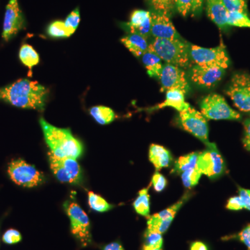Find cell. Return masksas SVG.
<instances>
[{
    "label": "cell",
    "mask_w": 250,
    "mask_h": 250,
    "mask_svg": "<svg viewBox=\"0 0 250 250\" xmlns=\"http://www.w3.org/2000/svg\"><path fill=\"white\" fill-rule=\"evenodd\" d=\"M237 240L241 242L250 250V224L247 225L246 228L243 229L239 233L237 234L231 235V236L225 237L224 240Z\"/></svg>",
    "instance_id": "e575fe53"
},
{
    "label": "cell",
    "mask_w": 250,
    "mask_h": 250,
    "mask_svg": "<svg viewBox=\"0 0 250 250\" xmlns=\"http://www.w3.org/2000/svg\"><path fill=\"white\" fill-rule=\"evenodd\" d=\"M49 161L51 170L59 182L70 184L82 182V169L76 159L57 157L49 152Z\"/></svg>",
    "instance_id": "ba28073f"
},
{
    "label": "cell",
    "mask_w": 250,
    "mask_h": 250,
    "mask_svg": "<svg viewBox=\"0 0 250 250\" xmlns=\"http://www.w3.org/2000/svg\"><path fill=\"white\" fill-rule=\"evenodd\" d=\"M141 59H142L143 65L146 67L149 76L159 79L161 72H162L163 67H164V65L161 62L162 60L160 57L156 55V54L147 50L141 57Z\"/></svg>",
    "instance_id": "7402d4cb"
},
{
    "label": "cell",
    "mask_w": 250,
    "mask_h": 250,
    "mask_svg": "<svg viewBox=\"0 0 250 250\" xmlns=\"http://www.w3.org/2000/svg\"><path fill=\"white\" fill-rule=\"evenodd\" d=\"M19 58L23 65L31 70L40 62V57L32 46L24 44L19 51Z\"/></svg>",
    "instance_id": "603a6c76"
},
{
    "label": "cell",
    "mask_w": 250,
    "mask_h": 250,
    "mask_svg": "<svg viewBox=\"0 0 250 250\" xmlns=\"http://www.w3.org/2000/svg\"><path fill=\"white\" fill-rule=\"evenodd\" d=\"M25 26V20L18 0H10L6 5L4 22H3L2 39L9 41L15 37Z\"/></svg>",
    "instance_id": "4fadbf2b"
},
{
    "label": "cell",
    "mask_w": 250,
    "mask_h": 250,
    "mask_svg": "<svg viewBox=\"0 0 250 250\" xmlns=\"http://www.w3.org/2000/svg\"><path fill=\"white\" fill-rule=\"evenodd\" d=\"M145 244L144 246L152 247V248H162L164 244L162 234L146 230L144 234Z\"/></svg>",
    "instance_id": "836d02e7"
},
{
    "label": "cell",
    "mask_w": 250,
    "mask_h": 250,
    "mask_svg": "<svg viewBox=\"0 0 250 250\" xmlns=\"http://www.w3.org/2000/svg\"><path fill=\"white\" fill-rule=\"evenodd\" d=\"M190 47L183 39H154L149 43L148 51L159 56L166 63L184 69L190 62Z\"/></svg>",
    "instance_id": "3957f363"
},
{
    "label": "cell",
    "mask_w": 250,
    "mask_h": 250,
    "mask_svg": "<svg viewBox=\"0 0 250 250\" xmlns=\"http://www.w3.org/2000/svg\"><path fill=\"white\" fill-rule=\"evenodd\" d=\"M159 80L161 82V92L179 90L187 95L190 90L187 74L182 67L168 63L164 64Z\"/></svg>",
    "instance_id": "7c38bea8"
},
{
    "label": "cell",
    "mask_w": 250,
    "mask_h": 250,
    "mask_svg": "<svg viewBox=\"0 0 250 250\" xmlns=\"http://www.w3.org/2000/svg\"><path fill=\"white\" fill-rule=\"evenodd\" d=\"M154 11L170 16L174 9V0H147Z\"/></svg>",
    "instance_id": "f546056e"
},
{
    "label": "cell",
    "mask_w": 250,
    "mask_h": 250,
    "mask_svg": "<svg viewBox=\"0 0 250 250\" xmlns=\"http://www.w3.org/2000/svg\"><path fill=\"white\" fill-rule=\"evenodd\" d=\"M207 13L212 22H214L222 30L228 29V10L223 4V0H206Z\"/></svg>",
    "instance_id": "ac0fdd59"
},
{
    "label": "cell",
    "mask_w": 250,
    "mask_h": 250,
    "mask_svg": "<svg viewBox=\"0 0 250 250\" xmlns=\"http://www.w3.org/2000/svg\"><path fill=\"white\" fill-rule=\"evenodd\" d=\"M179 113L178 123L181 127L205 143L207 147L210 146L208 123L201 112L190 107Z\"/></svg>",
    "instance_id": "30bf717a"
},
{
    "label": "cell",
    "mask_w": 250,
    "mask_h": 250,
    "mask_svg": "<svg viewBox=\"0 0 250 250\" xmlns=\"http://www.w3.org/2000/svg\"><path fill=\"white\" fill-rule=\"evenodd\" d=\"M151 35L154 36V39H182L170 21V16L154 11L151 12Z\"/></svg>",
    "instance_id": "2e32d148"
},
{
    "label": "cell",
    "mask_w": 250,
    "mask_h": 250,
    "mask_svg": "<svg viewBox=\"0 0 250 250\" xmlns=\"http://www.w3.org/2000/svg\"><path fill=\"white\" fill-rule=\"evenodd\" d=\"M123 26L129 34H139L147 39L151 35V11L135 10L130 16L129 22L123 24Z\"/></svg>",
    "instance_id": "e0dca14e"
},
{
    "label": "cell",
    "mask_w": 250,
    "mask_h": 250,
    "mask_svg": "<svg viewBox=\"0 0 250 250\" xmlns=\"http://www.w3.org/2000/svg\"><path fill=\"white\" fill-rule=\"evenodd\" d=\"M142 250H162V248H152V247L143 246Z\"/></svg>",
    "instance_id": "f6af8a7d"
},
{
    "label": "cell",
    "mask_w": 250,
    "mask_h": 250,
    "mask_svg": "<svg viewBox=\"0 0 250 250\" xmlns=\"http://www.w3.org/2000/svg\"><path fill=\"white\" fill-rule=\"evenodd\" d=\"M65 210L70 220L71 232L83 247L91 243L90 220L84 210L75 202H67Z\"/></svg>",
    "instance_id": "8992f818"
},
{
    "label": "cell",
    "mask_w": 250,
    "mask_h": 250,
    "mask_svg": "<svg viewBox=\"0 0 250 250\" xmlns=\"http://www.w3.org/2000/svg\"><path fill=\"white\" fill-rule=\"evenodd\" d=\"M190 57L195 65L200 66L220 67L226 70L229 65V58L223 44L213 48L191 45Z\"/></svg>",
    "instance_id": "5b68a950"
},
{
    "label": "cell",
    "mask_w": 250,
    "mask_h": 250,
    "mask_svg": "<svg viewBox=\"0 0 250 250\" xmlns=\"http://www.w3.org/2000/svg\"><path fill=\"white\" fill-rule=\"evenodd\" d=\"M165 107H172L177 111H186L190 107V104L185 101V94L179 90H170L166 92V100L164 103L149 108L151 111Z\"/></svg>",
    "instance_id": "d6986e66"
},
{
    "label": "cell",
    "mask_w": 250,
    "mask_h": 250,
    "mask_svg": "<svg viewBox=\"0 0 250 250\" xmlns=\"http://www.w3.org/2000/svg\"><path fill=\"white\" fill-rule=\"evenodd\" d=\"M228 12H240L248 14L247 0H223Z\"/></svg>",
    "instance_id": "1f68e13d"
},
{
    "label": "cell",
    "mask_w": 250,
    "mask_h": 250,
    "mask_svg": "<svg viewBox=\"0 0 250 250\" xmlns=\"http://www.w3.org/2000/svg\"><path fill=\"white\" fill-rule=\"evenodd\" d=\"M243 143L244 147L250 152V117L244 122V136Z\"/></svg>",
    "instance_id": "ab89813d"
},
{
    "label": "cell",
    "mask_w": 250,
    "mask_h": 250,
    "mask_svg": "<svg viewBox=\"0 0 250 250\" xmlns=\"http://www.w3.org/2000/svg\"><path fill=\"white\" fill-rule=\"evenodd\" d=\"M134 208L138 214L144 217H149V195L148 188L140 190L139 195L134 202Z\"/></svg>",
    "instance_id": "484cf974"
},
{
    "label": "cell",
    "mask_w": 250,
    "mask_h": 250,
    "mask_svg": "<svg viewBox=\"0 0 250 250\" xmlns=\"http://www.w3.org/2000/svg\"><path fill=\"white\" fill-rule=\"evenodd\" d=\"M196 167L202 174L210 179H217L223 175L225 170V161L214 143H210L205 151L199 153Z\"/></svg>",
    "instance_id": "8fae6325"
},
{
    "label": "cell",
    "mask_w": 250,
    "mask_h": 250,
    "mask_svg": "<svg viewBox=\"0 0 250 250\" xmlns=\"http://www.w3.org/2000/svg\"><path fill=\"white\" fill-rule=\"evenodd\" d=\"M188 194L184 195L180 200L173 205L156 214L151 215L148 218L147 229L146 230L155 231L164 234L170 228L171 223L173 221L174 217L186 200L188 198Z\"/></svg>",
    "instance_id": "5bb4252c"
},
{
    "label": "cell",
    "mask_w": 250,
    "mask_h": 250,
    "mask_svg": "<svg viewBox=\"0 0 250 250\" xmlns=\"http://www.w3.org/2000/svg\"><path fill=\"white\" fill-rule=\"evenodd\" d=\"M149 159L157 171L169 167L172 161L170 152L163 146L156 144L151 145Z\"/></svg>",
    "instance_id": "44dd1931"
},
{
    "label": "cell",
    "mask_w": 250,
    "mask_h": 250,
    "mask_svg": "<svg viewBox=\"0 0 250 250\" xmlns=\"http://www.w3.org/2000/svg\"><path fill=\"white\" fill-rule=\"evenodd\" d=\"M2 241L6 244H16L22 241V235L18 230L10 229L3 235Z\"/></svg>",
    "instance_id": "8d00e7d4"
},
{
    "label": "cell",
    "mask_w": 250,
    "mask_h": 250,
    "mask_svg": "<svg viewBox=\"0 0 250 250\" xmlns=\"http://www.w3.org/2000/svg\"><path fill=\"white\" fill-rule=\"evenodd\" d=\"M201 113L207 119L238 121L241 119L239 113L234 111L226 100L218 94H210L202 99L200 104Z\"/></svg>",
    "instance_id": "277c9868"
},
{
    "label": "cell",
    "mask_w": 250,
    "mask_h": 250,
    "mask_svg": "<svg viewBox=\"0 0 250 250\" xmlns=\"http://www.w3.org/2000/svg\"><path fill=\"white\" fill-rule=\"evenodd\" d=\"M39 122L45 142L54 156L77 159L82 155V143L74 137L70 129L57 127L43 118H41Z\"/></svg>",
    "instance_id": "7a4b0ae2"
},
{
    "label": "cell",
    "mask_w": 250,
    "mask_h": 250,
    "mask_svg": "<svg viewBox=\"0 0 250 250\" xmlns=\"http://www.w3.org/2000/svg\"><path fill=\"white\" fill-rule=\"evenodd\" d=\"M239 196L241 197L244 208L250 211V190L239 188Z\"/></svg>",
    "instance_id": "60d3db41"
},
{
    "label": "cell",
    "mask_w": 250,
    "mask_h": 250,
    "mask_svg": "<svg viewBox=\"0 0 250 250\" xmlns=\"http://www.w3.org/2000/svg\"><path fill=\"white\" fill-rule=\"evenodd\" d=\"M225 69L195 65L190 69L189 78L197 86L211 88L223 79Z\"/></svg>",
    "instance_id": "9a60e30c"
},
{
    "label": "cell",
    "mask_w": 250,
    "mask_h": 250,
    "mask_svg": "<svg viewBox=\"0 0 250 250\" xmlns=\"http://www.w3.org/2000/svg\"><path fill=\"white\" fill-rule=\"evenodd\" d=\"M202 173L196 167L195 168L190 169L182 173V180L184 186L187 188L196 186L200 181Z\"/></svg>",
    "instance_id": "4dcf8cb0"
},
{
    "label": "cell",
    "mask_w": 250,
    "mask_h": 250,
    "mask_svg": "<svg viewBox=\"0 0 250 250\" xmlns=\"http://www.w3.org/2000/svg\"><path fill=\"white\" fill-rule=\"evenodd\" d=\"M88 204L92 209L97 212H106L113 208V206L108 204L104 199L95 192H88Z\"/></svg>",
    "instance_id": "4316f807"
},
{
    "label": "cell",
    "mask_w": 250,
    "mask_h": 250,
    "mask_svg": "<svg viewBox=\"0 0 250 250\" xmlns=\"http://www.w3.org/2000/svg\"><path fill=\"white\" fill-rule=\"evenodd\" d=\"M228 24L229 27L250 29V18L248 14L243 13L228 12Z\"/></svg>",
    "instance_id": "f1b7e54d"
},
{
    "label": "cell",
    "mask_w": 250,
    "mask_h": 250,
    "mask_svg": "<svg viewBox=\"0 0 250 250\" xmlns=\"http://www.w3.org/2000/svg\"><path fill=\"white\" fill-rule=\"evenodd\" d=\"M80 22V11L79 8H76L74 11H72L70 14L67 16L65 19V25L67 31L70 36L72 35L75 32Z\"/></svg>",
    "instance_id": "d6a6232c"
},
{
    "label": "cell",
    "mask_w": 250,
    "mask_h": 250,
    "mask_svg": "<svg viewBox=\"0 0 250 250\" xmlns=\"http://www.w3.org/2000/svg\"><path fill=\"white\" fill-rule=\"evenodd\" d=\"M192 3V0H174V8L183 17L191 12Z\"/></svg>",
    "instance_id": "d590c367"
},
{
    "label": "cell",
    "mask_w": 250,
    "mask_h": 250,
    "mask_svg": "<svg viewBox=\"0 0 250 250\" xmlns=\"http://www.w3.org/2000/svg\"><path fill=\"white\" fill-rule=\"evenodd\" d=\"M191 13L192 16H200L203 9L205 0H192Z\"/></svg>",
    "instance_id": "b9f144b4"
},
{
    "label": "cell",
    "mask_w": 250,
    "mask_h": 250,
    "mask_svg": "<svg viewBox=\"0 0 250 250\" xmlns=\"http://www.w3.org/2000/svg\"><path fill=\"white\" fill-rule=\"evenodd\" d=\"M47 34L52 39H65L70 36L65 27V23L61 21L50 23L47 28Z\"/></svg>",
    "instance_id": "83f0119b"
},
{
    "label": "cell",
    "mask_w": 250,
    "mask_h": 250,
    "mask_svg": "<svg viewBox=\"0 0 250 250\" xmlns=\"http://www.w3.org/2000/svg\"><path fill=\"white\" fill-rule=\"evenodd\" d=\"M227 95L240 111L250 113V75L246 72L235 73L226 90Z\"/></svg>",
    "instance_id": "9c48e42d"
},
{
    "label": "cell",
    "mask_w": 250,
    "mask_h": 250,
    "mask_svg": "<svg viewBox=\"0 0 250 250\" xmlns=\"http://www.w3.org/2000/svg\"><path fill=\"white\" fill-rule=\"evenodd\" d=\"M199 153L200 152H192L179 157L174 163L172 172L182 173L190 169L195 168L196 167Z\"/></svg>",
    "instance_id": "d4e9b609"
},
{
    "label": "cell",
    "mask_w": 250,
    "mask_h": 250,
    "mask_svg": "<svg viewBox=\"0 0 250 250\" xmlns=\"http://www.w3.org/2000/svg\"><path fill=\"white\" fill-rule=\"evenodd\" d=\"M49 90L39 82L21 79L0 88V100L16 107L42 111Z\"/></svg>",
    "instance_id": "6da1fadb"
},
{
    "label": "cell",
    "mask_w": 250,
    "mask_h": 250,
    "mask_svg": "<svg viewBox=\"0 0 250 250\" xmlns=\"http://www.w3.org/2000/svg\"><path fill=\"white\" fill-rule=\"evenodd\" d=\"M122 43L134 57L140 58L148 50L147 38L136 34H128L121 39Z\"/></svg>",
    "instance_id": "ffe728a7"
},
{
    "label": "cell",
    "mask_w": 250,
    "mask_h": 250,
    "mask_svg": "<svg viewBox=\"0 0 250 250\" xmlns=\"http://www.w3.org/2000/svg\"><path fill=\"white\" fill-rule=\"evenodd\" d=\"M167 183L165 177L159 173V171H156L153 175L152 179V184L154 190L158 192L163 191L167 186Z\"/></svg>",
    "instance_id": "74e56055"
},
{
    "label": "cell",
    "mask_w": 250,
    "mask_h": 250,
    "mask_svg": "<svg viewBox=\"0 0 250 250\" xmlns=\"http://www.w3.org/2000/svg\"><path fill=\"white\" fill-rule=\"evenodd\" d=\"M103 250H125V249L121 243L118 242H113V243L106 245L104 248Z\"/></svg>",
    "instance_id": "ee69618b"
},
{
    "label": "cell",
    "mask_w": 250,
    "mask_h": 250,
    "mask_svg": "<svg viewBox=\"0 0 250 250\" xmlns=\"http://www.w3.org/2000/svg\"><path fill=\"white\" fill-rule=\"evenodd\" d=\"M226 207L228 209L231 210H240L244 208V206L240 196L231 197L228 200Z\"/></svg>",
    "instance_id": "f35d334b"
},
{
    "label": "cell",
    "mask_w": 250,
    "mask_h": 250,
    "mask_svg": "<svg viewBox=\"0 0 250 250\" xmlns=\"http://www.w3.org/2000/svg\"><path fill=\"white\" fill-rule=\"evenodd\" d=\"M8 173L14 183L24 187H38L45 182V177L40 171L21 159L10 163Z\"/></svg>",
    "instance_id": "52a82bcc"
},
{
    "label": "cell",
    "mask_w": 250,
    "mask_h": 250,
    "mask_svg": "<svg viewBox=\"0 0 250 250\" xmlns=\"http://www.w3.org/2000/svg\"><path fill=\"white\" fill-rule=\"evenodd\" d=\"M190 250H208V248L203 242L195 241L190 245Z\"/></svg>",
    "instance_id": "7bdbcfd3"
},
{
    "label": "cell",
    "mask_w": 250,
    "mask_h": 250,
    "mask_svg": "<svg viewBox=\"0 0 250 250\" xmlns=\"http://www.w3.org/2000/svg\"><path fill=\"white\" fill-rule=\"evenodd\" d=\"M90 114L100 125H108L116 119V113L111 108L104 106H93L89 110Z\"/></svg>",
    "instance_id": "cb8c5ba5"
}]
</instances>
